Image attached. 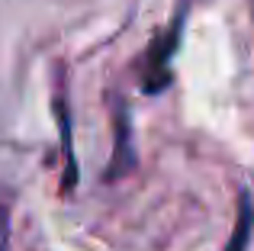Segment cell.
I'll use <instances>...</instances> for the list:
<instances>
[{
	"mask_svg": "<svg viewBox=\"0 0 254 251\" xmlns=\"http://www.w3.org/2000/svg\"><path fill=\"white\" fill-rule=\"evenodd\" d=\"M180 26H184V16H177L171 23V29L151 42L148 55H145V74H142V90L145 94L164 90L171 84V58H174V52H177V45H180Z\"/></svg>",
	"mask_w": 254,
	"mask_h": 251,
	"instance_id": "1",
	"label": "cell"
},
{
	"mask_svg": "<svg viewBox=\"0 0 254 251\" xmlns=\"http://www.w3.org/2000/svg\"><path fill=\"white\" fill-rule=\"evenodd\" d=\"M132 132H129V120H126V110L116 113V148H113V161L110 171H106V181H116V177L129 174L135 158H132Z\"/></svg>",
	"mask_w": 254,
	"mask_h": 251,
	"instance_id": "2",
	"label": "cell"
},
{
	"mask_svg": "<svg viewBox=\"0 0 254 251\" xmlns=\"http://www.w3.org/2000/svg\"><path fill=\"white\" fill-rule=\"evenodd\" d=\"M251 232H254V203L242 190L238 193V213H235V226H232V239L225 242L222 251H245L251 242Z\"/></svg>",
	"mask_w": 254,
	"mask_h": 251,
	"instance_id": "3",
	"label": "cell"
},
{
	"mask_svg": "<svg viewBox=\"0 0 254 251\" xmlns=\"http://www.w3.org/2000/svg\"><path fill=\"white\" fill-rule=\"evenodd\" d=\"M55 113H58V129H62V145H64V193H71L77 184V158H74V148H71V120H68V107L64 100L55 103Z\"/></svg>",
	"mask_w": 254,
	"mask_h": 251,
	"instance_id": "4",
	"label": "cell"
}]
</instances>
